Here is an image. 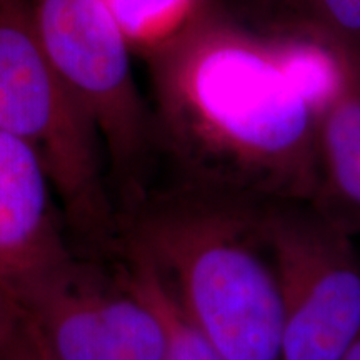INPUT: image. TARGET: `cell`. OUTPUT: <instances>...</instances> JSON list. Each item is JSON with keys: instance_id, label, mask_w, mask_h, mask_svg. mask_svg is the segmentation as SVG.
<instances>
[{"instance_id": "4fadbf2b", "label": "cell", "mask_w": 360, "mask_h": 360, "mask_svg": "<svg viewBox=\"0 0 360 360\" xmlns=\"http://www.w3.org/2000/svg\"><path fill=\"white\" fill-rule=\"evenodd\" d=\"M0 360H49L35 345L30 342L25 332L17 339L11 347L0 354Z\"/></svg>"}, {"instance_id": "3957f363", "label": "cell", "mask_w": 360, "mask_h": 360, "mask_svg": "<svg viewBox=\"0 0 360 360\" xmlns=\"http://www.w3.org/2000/svg\"><path fill=\"white\" fill-rule=\"evenodd\" d=\"M0 130L37 155L75 232H119L101 135L44 53L24 0H0Z\"/></svg>"}, {"instance_id": "7c38bea8", "label": "cell", "mask_w": 360, "mask_h": 360, "mask_svg": "<svg viewBox=\"0 0 360 360\" xmlns=\"http://www.w3.org/2000/svg\"><path fill=\"white\" fill-rule=\"evenodd\" d=\"M224 4L240 19L262 29L285 25L292 7V0H227Z\"/></svg>"}, {"instance_id": "277c9868", "label": "cell", "mask_w": 360, "mask_h": 360, "mask_svg": "<svg viewBox=\"0 0 360 360\" xmlns=\"http://www.w3.org/2000/svg\"><path fill=\"white\" fill-rule=\"evenodd\" d=\"M40 47L101 135L117 209L152 180L154 117L134 77L132 49L103 0H24Z\"/></svg>"}, {"instance_id": "ba28073f", "label": "cell", "mask_w": 360, "mask_h": 360, "mask_svg": "<svg viewBox=\"0 0 360 360\" xmlns=\"http://www.w3.org/2000/svg\"><path fill=\"white\" fill-rule=\"evenodd\" d=\"M312 204L352 237L360 236V62L350 57L319 130Z\"/></svg>"}, {"instance_id": "9c48e42d", "label": "cell", "mask_w": 360, "mask_h": 360, "mask_svg": "<svg viewBox=\"0 0 360 360\" xmlns=\"http://www.w3.org/2000/svg\"><path fill=\"white\" fill-rule=\"evenodd\" d=\"M122 270L132 289L150 305L164 337L162 360H227L193 319L180 305L154 265L129 247Z\"/></svg>"}, {"instance_id": "7a4b0ae2", "label": "cell", "mask_w": 360, "mask_h": 360, "mask_svg": "<svg viewBox=\"0 0 360 360\" xmlns=\"http://www.w3.org/2000/svg\"><path fill=\"white\" fill-rule=\"evenodd\" d=\"M267 200L174 179L119 212L143 255L227 360H282V297Z\"/></svg>"}, {"instance_id": "5b68a950", "label": "cell", "mask_w": 360, "mask_h": 360, "mask_svg": "<svg viewBox=\"0 0 360 360\" xmlns=\"http://www.w3.org/2000/svg\"><path fill=\"white\" fill-rule=\"evenodd\" d=\"M282 297V360H344L360 337V252L312 202L267 200Z\"/></svg>"}, {"instance_id": "8992f818", "label": "cell", "mask_w": 360, "mask_h": 360, "mask_svg": "<svg viewBox=\"0 0 360 360\" xmlns=\"http://www.w3.org/2000/svg\"><path fill=\"white\" fill-rule=\"evenodd\" d=\"M24 332L49 360H162L164 337L124 270L65 259L19 297Z\"/></svg>"}, {"instance_id": "52a82bcc", "label": "cell", "mask_w": 360, "mask_h": 360, "mask_svg": "<svg viewBox=\"0 0 360 360\" xmlns=\"http://www.w3.org/2000/svg\"><path fill=\"white\" fill-rule=\"evenodd\" d=\"M62 219L37 155L0 130V283L17 299L70 257Z\"/></svg>"}, {"instance_id": "30bf717a", "label": "cell", "mask_w": 360, "mask_h": 360, "mask_svg": "<svg viewBox=\"0 0 360 360\" xmlns=\"http://www.w3.org/2000/svg\"><path fill=\"white\" fill-rule=\"evenodd\" d=\"M214 0H103L134 56L143 57L186 30Z\"/></svg>"}, {"instance_id": "5bb4252c", "label": "cell", "mask_w": 360, "mask_h": 360, "mask_svg": "<svg viewBox=\"0 0 360 360\" xmlns=\"http://www.w3.org/2000/svg\"><path fill=\"white\" fill-rule=\"evenodd\" d=\"M344 360H360V337L357 339V342L352 345V349L349 350L347 355H345Z\"/></svg>"}, {"instance_id": "8fae6325", "label": "cell", "mask_w": 360, "mask_h": 360, "mask_svg": "<svg viewBox=\"0 0 360 360\" xmlns=\"http://www.w3.org/2000/svg\"><path fill=\"white\" fill-rule=\"evenodd\" d=\"M285 25H299L360 62V0H292Z\"/></svg>"}, {"instance_id": "6da1fadb", "label": "cell", "mask_w": 360, "mask_h": 360, "mask_svg": "<svg viewBox=\"0 0 360 360\" xmlns=\"http://www.w3.org/2000/svg\"><path fill=\"white\" fill-rule=\"evenodd\" d=\"M142 60L157 159L174 179L264 200H314L319 130L347 53L304 27L252 25L214 0Z\"/></svg>"}]
</instances>
